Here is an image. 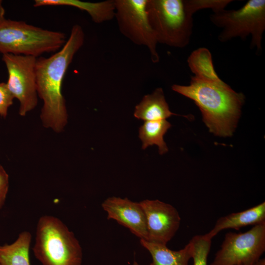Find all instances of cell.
<instances>
[{
    "mask_svg": "<svg viewBox=\"0 0 265 265\" xmlns=\"http://www.w3.org/2000/svg\"><path fill=\"white\" fill-rule=\"evenodd\" d=\"M84 33L78 24L71 29L63 46L49 57L37 58L36 75L38 96L43 100L40 115L42 124L57 133L61 132L68 121L62 82L74 55L83 45Z\"/></svg>",
    "mask_w": 265,
    "mask_h": 265,
    "instance_id": "6da1fadb",
    "label": "cell"
},
{
    "mask_svg": "<svg viewBox=\"0 0 265 265\" xmlns=\"http://www.w3.org/2000/svg\"><path fill=\"white\" fill-rule=\"evenodd\" d=\"M171 88L195 103L210 132L219 136L232 135L244 102L242 93L235 91L222 80L193 76L189 85L173 84Z\"/></svg>",
    "mask_w": 265,
    "mask_h": 265,
    "instance_id": "7a4b0ae2",
    "label": "cell"
},
{
    "mask_svg": "<svg viewBox=\"0 0 265 265\" xmlns=\"http://www.w3.org/2000/svg\"><path fill=\"white\" fill-rule=\"evenodd\" d=\"M33 251L42 265H81L82 251L74 234L59 218L39 219Z\"/></svg>",
    "mask_w": 265,
    "mask_h": 265,
    "instance_id": "3957f363",
    "label": "cell"
},
{
    "mask_svg": "<svg viewBox=\"0 0 265 265\" xmlns=\"http://www.w3.org/2000/svg\"><path fill=\"white\" fill-rule=\"evenodd\" d=\"M61 32L45 29L21 21L5 19L0 23V53L37 57L55 52L66 43Z\"/></svg>",
    "mask_w": 265,
    "mask_h": 265,
    "instance_id": "277c9868",
    "label": "cell"
},
{
    "mask_svg": "<svg viewBox=\"0 0 265 265\" xmlns=\"http://www.w3.org/2000/svg\"><path fill=\"white\" fill-rule=\"evenodd\" d=\"M146 11L158 43L178 48L189 44L193 15L186 0H148Z\"/></svg>",
    "mask_w": 265,
    "mask_h": 265,
    "instance_id": "5b68a950",
    "label": "cell"
},
{
    "mask_svg": "<svg viewBox=\"0 0 265 265\" xmlns=\"http://www.w3.org/2000/svg\"><path fill=\"white\" fill-rule=\"evenodd\" d=\"M210 19L215 26L222 29L217 37L219 42L236 38L243 40L250 36L251 47L261 53L265 30V0H249L238 9H223L213 12Z\"/></svg>",
    "mask_w": 265,
    "mask_h": 265,
    "instance_id": "8992f818",
    "label": "cell"
},
{
    "mask_svg": "<svg viewBox=\"0 0 265 265\" xmlns=\"http://www.w3.org/2000/svg\"><path fill=\"white\" fill-rule=\"evenodd\" d=\"M148 0H114L115 14L121 33L133 43L146 47L153 63L159 61L158 44L150 26L146 4Z\"/></svg>",
    "mask_w": 265,
    "mask_h": 265,
    "instance_id": "52a82bcc",
    "label": "cell"
},
{
    "mask_svg": "<svg viewBox=\"0 0 265 265\" xmlns=\"http://www.w3.org/2000/svg\"><path fill=\"white\" fill-rule=\"evenodd\" d=\"M265 251V224L249 230L227 233L210 265H253Z\"/></svg>",
    "mask_w": 265,
    "mask_h": 265,
    "instance_id": "ba28073f",
    "label": "cell"
},
{
    "mask_svg": "<svg viewBox=\"0 0 265 265\" xmlns=\"http://www.w3.org/2000/svg\"><path fill=\"white\" fill-rule=\"evenodd\" d=\"M2 60L8 72L7 87L20 102L21 116L35 108L38 103L36 63L37 57L24 55L3 54Z\"/></svg>",
    "mask_w": 265,
    "mask_h": 265,
    "instance_id": "9c48e42d",
    "label": "cell"
},
{
    "mask_svg": "<svg viewBox=\"0 0 265 265\" xmlns=\"http://www.w3.org/2000/svg\"><path fill=\"white\" fill-rule=\"evenodd\" d=\"M146 217L147 241L167 244L178 231L181 218L172 205L158 199L139 202Z\"/></svg>",
    "mask_w": 265,
    "mask_h": 265,
    "instance_id": "30bf717a",
    "label": "cell"
},
{
    "mask_svg": "<svg viewBox=\"0 0 265 265\" xmlns=\"http://www.w3.org/2000/svg\"><path fill=\"white\" fill-rule=\"evenodd\" d=\"M102 207L107 212V219L115 220L140 239L147 240L145 214L139 203L113 196L106 199Z\"/></svg>",
    "mask_w": 265,
    "mask_h": 265,
    "instance_id": "8fae6325",
    "label": "cell"
},
{
    "mask_svg": "<svg viewBox=\"0 0 265 265\" xmlns=\"http://www.w3.org/2000/svg\"><path fill=\"white\" fill-rule=\"evenodd\" d=\"M265 224V202L246 210L222 216L216 221L213 228L207 234L212 238L223 230H239L249 225Z\"/></svg>",
    "mask_w": 265,
    "mask_h": 265,
    "instance_id": "7c38bea8",
    "label": "cell"
},
{
    "mask_svg": "<svg viewBox=\"0 0 265 265\" xmlns=\"http://www.w3.org/2000/svg\"><path fill=\"white\" fill-rule=\"evenodd\" d=\"M45 6H68L86 11L92 21L97 24L107 22L114 18V0L91 2L79 0H35L34 7Z\"/></svg>",
    "mask_w": 265,
    "mask_h": 265,
    "instance_id": "4fadbf2b",
    "label": "cell"
},
{
    "mask_svg": "<svg viewBox=\"0 0 265 265\" xmlns=\"http://www.w3.org/2000/svg\"><path fill=\"white\" fill-rule=\"evenodd\" d=\"M140 244L151 254L152 262L149 265H189L193 255V246L190 240L179 250H172L166 244L140 239Z\"/></svg>",
    "mask_w": 265,
    "mask_h": 265,
    "instance_id": "5bb4252c",
    "label": "cell"
},
{
    "mask_svg": "<svg viewBox=\"0 0 265 265\" xmlns=\"http://www.w3.org/2000/svg\"><path fill=\"white\" fill-rule=\"evenodd\" d=\"M175 115L169 109L161 88H156L153 93L145 95L135 106L134 116L145 121L166 120Z\"/></svg>",
    "mask_w": 265,
    "mask_h": 265,
    "instance_id": "9a60e30c",
    "label": "cell"
},
{
    "mask_svg": "<svg viewBox=\"0 0 265 265\" xmlns=\"http://www.w3.org/2000/svg\"><path fill=\"white\" fill-rule=\"evenodd\" d=\"M31 240L30 232L23 231L14 242L0 245V265H30Z\"/></svg>",
    "mask_w": 265,
    "mask_h": 265,
    "instance_id": "2e32d148",
    "label": "cell"
},
{
    "mask_svg": "<svg viewBox=\"0 0 265 265\" xmlns=\"http://www.w3.org/2000/svg\"><path fill=\"white\" fill-rule=\"evenodd\" d=\"M171 126L170 123L166 120L145 121L139 131V136L142 142V149L156 145L160 155L166 153L168 148L163 136Z\"/></svg>",
    "mask_w": 265,
    "mask_h": 265,
    "instance_id": "e0dca14e",
    "label": "cell"
},
{
    "mask_svg": "<svg viewBox=\"0 0 265 265\" xmlns=\"http://www.w3.org/2000/svg\"><path fill=\"white\" fill-rule=\"evenodd\" d=\"M187 62L193 76L213 80H221L214 69L212 55L208 49L200 48L194 50Z\"/></svg>",
    "mask_w": 265,
    "mask_h": 265,
    "instance_id": "ac0fdd59",
    "label": "cell"
},
{
    "mask_svg": "<svg viewBox=\"0 0 265 265\" xmlns=\"http://www.w3.org/2000/svg\"><path fill=\"white\" fill-rule=\"evenodd\" d=\"M212 238L207 234L193 236L190 240L193 246V265H207Z\"/></svg>",
    "mask_w": 265,
    "mask_h": 265,
    "instance_id": "d6986e66",
    "label": "cell"
},
{
    "mask_svg": "<svg viewBox=\"0 0 265 265\" xmlns=\"http://www.w3.org/2000/svg\"><path fill=\"white\" fill-rule=\"evenodd\" d=\"M232 0H186L188 10L192 14L202 9H211L213 12L225 9Z\"/></svg>",
    "mask_w": 265,
    "mask_h": 265,
    "instance_id": "ffe728a7",
    "label": "cell"
},
{
    "mask_svg": "<svg viewBox=\"0 0 265 265\" xmlns=\"http://www.w3.org/2000/svg\"><path fill=\"white\" fill-rule=\"evenodd\" d=\"M14 96L5 82L0 83V116L5 118L9 107L12 105Z\"/></svg>",
    "mask_w": 265,
    "mask_h": 265,
    "instance_id": "44dd1931",
    "label": "cell"
},
{
    "mask_svg": "<svg viewBox=\"0 0 265 265\" xmlns=\"http://www.w3.org/2000/svg\"><path fill=\"white\" fill-rule=\"evenodd\" d=\"M9 188V176L0 165V209L4 205Z\"/></svg>",
    "mask_w": 265,
    "mask_h": 265,
    "instance_id": "7402d4cb",
    "label": "cell"
},
{
    "mask_svg": "<svg viewBox=\"0 0 265 265\" xmlns=\"http://www.w3.org/2000/svg\"><path fill=\"white\" fill-rule=\"evenodd\" d=\"M5 9L3 6L2 1L0 0V23L5 19Z\"/></svg>",
    "mask_w": 265,
    "mask_h": 265,
    "instance_id": "603a6c76",
    "label": "cell"
},
{
    "mask_svg": "<svg viewBox=\"0 0 265 265\" xmlns=\"http://www.w3.org/2000/svg\"><path fill=\"white\" fill-rule=\"evenodd\" d=\"M253 265H265V259H260Z\"/></svg>",
    "mask_w": 265,
    "mask_h": 265,
    "instance_id": "cb8c5ba5",
    "label": "cell"
},
{
    "mask_svg": "<svg viewBox=\"0 0 265 265\" xmlns=\"http://www.w3.org/2000/svg\"><path fill=\"white\" fill-rule=\"evenodd\" d=\"M132 265H140L137 262L134 261Z\"/></svg>",
    "mask_w": 265,
    "mask_h": 265,
    "instance_id": "d4e9b609",
    "label": "cell"
}]
</instances>
